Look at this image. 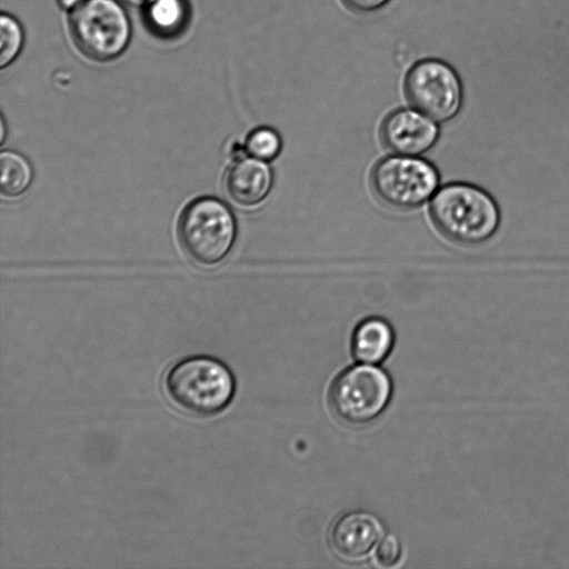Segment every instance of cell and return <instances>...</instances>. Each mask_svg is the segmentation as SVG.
<instances>
[{
    "label": "cell",
    "instance_id": "cell-1",
    "mask_svg": "<svg viewBox=\"0 0 569 569\" xmlns=\"http://www.w3.org/2000/svg\"><path fill=\"white\" fill-rule=\"evenodd\" d=\"M429 213L446 238L465 246L487 242L501 223L496 199L486 189L462 181L439 188L430 201Z\"/></svg>",
    "mask_w": 569,
    "mask_h": 569
},
{
    "label": "cell",
    "instance_id": "cell-2",
    "mask_svg": "<svg viewBox=\"0 0 569 569\" xmlns=\"http://www.w3.org/2000/svg\"><path fill=\"white\" fill-rule=\"evenodd\" d=\"M163 388L179 410L204 418L229 406L234 396L236 379L220 359L193 355L180 359L167 371Z\"/></svg>",
    "mask_w": 569,
    "mask_h": 569
},
{
    "label": "cell",
    "instance_id": "cell-3",
    "mask_svg": "<svg viewBox=\"0 0 569 569\" xmlns=\"http://www.w3.org/2000/svg\"><path fill=\"white\" fill-rule=\"evenodd\" d=\"M123 6L119 0H87L70 10V36L83 56L106 62L127 50L132 29Z\"/></svg>",
    "mask_w": 569,
    "mask_h": 569
},
{
    "label": "cell",
    "instance_id": "cell-4",
    "mask_svg": "<svg viewBox=\"0 0 569 569\" xmlns=\"http://www.w3.org/2000/svg\"><path fill=\"white\" fill-rule=\"evenodd\" d=\"M236 220L224 202L201 197L190 202L178 221L179 241L183 250L201 264L222 260L233 246Z\"/></svg>",
    "mask_w": 569,
    "mask_h": 569
},
{
    "label": "cell",
    "instance_id": "cell-5",
    "mask_svg": "<svg viewBox=\"0 0 569 569\" xmlns=\"http://www.w3.org/2000/svg\"><path fill=\"white\" fill-rule=\"evenodd\" d=\"M391 396L389 375L375 365L361 363L336 377L329 389V405L343 423L363 426L385 411Z\"/></svg>",
    "mask_w": 569,
    "mask_h": 569
},
{
    "label": "cell",
    "instance_id": "cell-6",
    "mask_svg": "<svg viewBox=\"0 0 569 569\" xmlns=\"http://www.w3.org/2000/svg\"><path fill=\"white\" fill-rule=\"evenodd\" d=\"M439 172L429 161L413 156H390L371 170L376 198L396 210H411L427 202L438 190Z\"/></svg>",
    "mask_w": 569,
    "mask_h": 569
},
{
    "label": "cell",
    "instance_id": "cell-7",
    "mask_svg": "<svg viewBox=\"0 0 569 569\" xmlns=\"http://www.w3.org/2000/svg\"><path fill=\"white\" fill-rule=\"evenodd\" d=\"M403 93L412 108L436 122L455 118L463 102V87L457 71L435 58L421 59L409 68Z\"/></svg>",
    "mask_w": 569,
    "mask_h": 569
},
{
    "label": "cell",
    "instance_id": "cell-8",
    "mask_svg": "<svg viewBox=\"0 0 569 569\" xmlns=\"http://www.w3.org/2000/svg\"><path fill=\"white\" fill-rule=\"evenodd\" d=\"M438 138L437 122L415 108L391 111L380 126L381 142L396 154L417 157L430 150Z\"/></svg>",
    "mask_w": 569,
    "mask_h": 569
},
{
    "label": "cell",
    "instance_id": "cell-9",
    "mask_svg": "<svg viewBox=\"0 0 569 569\" xmlns=\"http://www.w3.org/2000/svg\"><path fill=\"white\" fill-rule=\"evenodd\" d=\"M383 525L368 510H352L339 517L329 532L337 557L348 562L366 560L383 537Z\"/></svg>",
    "mask_w": 569,
    "mask_h": 569
},
{
    "label": "cell",
    "instance_id": "cell-10",
    "mask_svg": "<svg viewBox=\"0 0 569 569\" xmlns=\"http://www.w3.org/2000/svg\"><path fill=\"white\" fill-rule=\"evenodd\" d=\"M273 184V173L267 161L256 158L237 160L226 174L228 196L238 204L253 207L263 201Z\"/></svg>",
    "mask_w": 569,
    "mask_h": 569
},
{
    "label": "cell",
    "instance_id": "cell-11",
    "mask_svg": "<svg viewBox=\"0 0 569 569\" xmlns=\"http://www.w3.org/2000/svg\"><path fill=\"white\" fill-rule=\"evenodd\" d=\"M395 343V331L383 318L363 319L355 328L351 337V353L360 363L378 365L382 362Z\"/></svg>",
    "mask_w": 569,
    "mask_h": 569
},
{
    "label": "cell",
    "instance_id": "cell-12",
    "mask_svg": "<svg viewBox=\"0 0 569 569\" xmlns=\"http://www.w3.org/2000/svg\"><path fill=\"white\" fill-rule=\"evenodd\" d=\"M190 8L187 0H152L143 8L149 31L163 39L174 38L188 26Z\"/></svg>",
    "mask_w": 569,
    "mask_h": 569
},
{
    "label": "cell",
    "instance_id": "cell-13",
    "mask_svg": "<svg viewBox=\"0 0 569 569\" xmlns=\"http://www.w3.org/2000/svg\"><path fill=\"white\" fill-rule=\"evenodd\" d=\"M31 181L32 169L22 154L14 151H3L0 154V190L4 196L21 194Z\"/></svg>",
    "mask_w": 569,
    "mask_h": 569
},
{
    "label": "cell",
    "instance_id": "cell-14",
    "mask_svg": "<svg viewBox=\"0 0 569 569\" xmlns=\"http://www.w3.org/2000/svg\"><path fill=\"white\" fill-rule=\"evenodd\" d=\"M0 67L4 69L20 54L24 33L21 23L10 13L2 12L0 17Z\"/></svg>",
    "mask_w": 569,
    "mask_h": 569
},
{
    "label": "cell",
    "instance_id": "cell-15",
    "mask_svg": "<svg viewBox=\"0 0 569 569\" xmlns=\"http://www.w3.org/2000/svg\"><path fill=\"white\" fill-rule=\"evenodd\" d=\"M282 148L280 134L270 127H259L252 130L246 140V151L256 159L271 161Z\"/></svg>",
    "mask_w": 569,
    "mask_h": 569
},
{
    "label": "cell",
    "instance_id": "cell-16",
    "mask_svg": "<svg viewBox=\"0 0 569 569\" xmlns=\"http://www.w3.org/2000/svg\"><path fill=\"white\" fill-rule=\"evenodd\" d=\"M401 545L396 536H383L376 549V560L381 567H392L399 562Z\"/></svg>",
    "mask_w": 569,
    "mask_h": 569
},
{
    "label": "cell",
    "instance_id": "cell-17",
    "mask_svg": "<svg viewBox=\"0 0 569 569\" xmlns=\"http://www.w3.org/2000/svg\"><path fill=\"white\" fill-rule=\"evenodd\" d=\"M390 1L391 0H340L346 9L359 14L379 11Z\"/></svg>",
    "mask_w": 569,
    "mask_h": 569
},
{
    "label": "cell",
    "instance_id": "cell-18",
    "mask_svg": "<svg viewBox=\"0 0 569 569\" xmlns=\"http://www.w3.org/2000/svg\"><path fill=\"white\" fill-rule=\"evenodd\" d=\"M57 1H58V4L60 6V8L70 11L87 0H57Z\"/></svg>",
    "mask_w": 569,
    "mask_h": 569
},
{
    "label": "cell",
    "instance_id": "cell-19",
    "mask_svg": "<svg viewBox=\"0 0 569 569\" xmlns=\"http://www.w3.org/2000/svg\"><path fill=\"white\" fill-rule=\"evenodd\" d=\"M124 6L133 7V8H144L147 4H149L152 0H119Z\"/></svg>",
    "mask_w": 569,
    "mask_h": 569
}]
</instances>
